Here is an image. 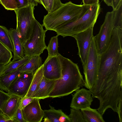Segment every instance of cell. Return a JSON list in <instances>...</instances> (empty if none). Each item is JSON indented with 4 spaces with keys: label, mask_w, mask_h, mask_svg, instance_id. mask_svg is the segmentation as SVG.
Masks as SVG:
<instances>
[{
    "label": "cell",
    "mask_w": 122,
    "mask_h": 122,
    "mask_svg": "<svg viewBox=\"0 0 122 122\" xmlns=\"http://www.w3.org/2000/svg\"><path fill=\"white\" fill-rule=\"evenodd\" d=\"M30 5H32L37 6L38 3H39V0H28Z\"/></svg>",
    "instance_id": "37"
},
{
    "label": "cell",
    "mask_w": 122,
    "mask_h": 122,
    "mask_svg": "<svg viewBox=\"0 0 122 122\" xmlns=\"http://www.w3.org/2000/svg\"><path fill=\"white\" fill-rule=\"evenodd\" d=\"M83 5L85 6L97 5L99 4V0H82Z\"/></svg>",
    "instance_id": "34"
},
{
    "label": "cell",
    "mask_w": 122,
    "mask_h": 122,
    "mask_svg": "<svg viewBox=\"0 0 122 122\" xmlns=\"http://www.w3.org/2000/svg\"><path fill=\"white\" fill-rule=\"evenodd\" d=\"M99 55L94 38H92L85 66L83 68L84 75V86L89 90L93 86L97 76Z\"/></svg>",
    "instance_id": "8"
},
{
    "label": "cell",
    "mask_w": 122,
    "mask_h": 122,
    "mask_svg": "<svg viewBox=\"0 0 122 122\" xmlns=\"http://www.w3.org/2000/svg\"><path fill=\"white\" fill-rule=\"evenodd\" d=\"M30 57L25 55L22 58L20 59L11 61L5 66L2 75L12 71L23 66L29 61Z\"/></svg>",
    "instance_id": "22"
},
{
    "label": "cell",
    "mask_w": 122,
    "mask_h": 122,
    "mask_svg": "<svg viewBox=\"0 0 122 122\" xmlns=\"http://www.w3.org/2000/svg\"><path fill=\"white\" fill-rule=\"evenodd\" d=\"M22 111L26 122H41L44 117V111L41 108L38 98H34Z\"/></svg>",
    "instance_id": "12"
},
{
    "label": "cell",
    "mask_w": 122,
    "mask_h": 122,
    "mask_svg": "<svg viewBox=\"0 0 122 122\" xmlns=\"http://www.w3.org/2000/svg\"><path fill=\"white\" fill-rule=\"evenodd\" d=\"M71 122H85L80 110L70 109V113L68 116Z\"/></svg>",
    "instance_id": "26"
},
{
    "label": "cell",
    "mask_w": 122,
    "mask_h": 122,
    "mask_svg": "<svg viewBox=\"0 0 122 122\" xmlns=\"http://www.w3.org/2000/svg\"><path fill=\"white\" fill-rule=\"evenodd\" d=\"M9 33L15 51L13 59L11 61H13L22 58L24 55L22 43L16 29L10 28L9 30Z\"/></svg>",
    "instance_id": "16"
},
{
    "label": "cell",
    "mask_w": 122,
    "mask_h": 122,
    "mask_svg": "<svg viewBox=\"0 0 122 122\" xmlns=\"http://www.w3.org/2000/svg\"><path fill=\"white\" fill-rule=\"evenodd\" d=\"M16 122L14 118L12 119L7 118L4 116L1 113H0V122Z\"/></svg>",
    "instance_id": "35"
},
{
    "label": "cell",
    "mask_w": 122,
    "mask_h": 122,
    "mask_svg": "<svg viewBox=\"0 0 122 122\" xmlns=\"http://www.w3.org/2000/svg\"><path fill=\"white\" fill-rule=\"evenodd\" d=\"M43 66V76L49 80H56L61 78V67L58 56L47 57Z\"/></svg>",
    "instance_id": "11"
},
{
    "label": "cell",
    "mask_w": 122,
    "mask_h": 122,
    "mask_svg": "<svg viewBox=\"0 0 122 122\" xmlns=\"http://www.w3.org/2000/svg\"><path fill=\"white\" fill-rule=\"evenodd\" d=\"M93 27H90L72 36L76 41L78 50V54L81 59L83 68L86 65L92 40L94 36Z\"/></svg>",
    "instance_id": "9"
},
{
    "label": "cell",
    "mask_w": 122,
    "mask_h": 122,
    "mask_svg": "<svg viewBox=\"0 0 122 122\" xmlns=\"http://www.w3.org/2000/svg\"><path fill=\"white\" fill-rule=\"evenodd\" d=\"M35 6L30 5L14 10L16 17L15 29L23 45L29 38L35 19Z\"/></svg>",
    "instance_id": "7"
},
{
    "label": "cell",
    "mask_w": 122,
    "mask_h": 122,
    "mask_svg": "<svg viewBox=\"0 0 122 122\" xmlns=\"http://www.w3.org/2000/svg\"><path fill=\"white\" fill-rule=\"evenodd\" d=\"M20 97L14 95H10L5 103L0 113L5 117L10 119L14 118L20 103Z\"/></svg>",
    "instance_id": "15"
},
{
    "label": "cell",
    "mask_w": 122,
    "mask_h": 122,
    "mask_svg": "<svg viewBox=\"0 0 122 122\" xmlns=\"http://www.w3.org/2000/svg\"><path fill=\"white\" fill-rule=\"evenodd\" d=\"M101 10L100 4L89 5L84 13L74 21L66 24L56 29L58 36L63 37L73 35L94 27Z\"/></svg>",
    "instance_id": "4"
},
{
    "label": "cell",
    "mask_w": 122,
    "mask_h": 122,
    "mask_svg": "<svg viewBox=\"0 0 122 122\" xmlns=\"http://www.w3.org/2000/svg\"><path fill=\"white\" fill-rule=\"evenodd\" d=\"M58 56L61 67V78L58 79L49 97L67 96L84 86V81L77 65L59 53Z\"/></svg>",
    "instance_id": "1"
},
{
    "label": "cell",
    "mask_w": 122,
    "mask_h": 122,
    "mask_svg": "<svg viewBox=\"0 0 122 122\" xmlns=\"http://www.w3.org/2000/svg\"><path fill=\"white\" fill-rule=\"evenodd\" d=\"M58 36L52 37L50 40L46 49L48 53L47 57L58 56L59 54L58 50Z\"/></svg>",
    "instance_id": "25"
},
{
    "label": "cell",
    "mask_w": 122,
    "mask_h": 122,
    "mask_svg": "<svg viewBox=\"0 0 122 122\" xmlns=\"http://www.w3.org/2000/svg\"><path fill=\"white\" fill-rule=\"evenodd\" d=\"M23 66L12 71L2 75L0 76V89L8 92L12 83L21 73L20 70Z\"/></svg>",
    "instance_id": "18"
},
{
    "label": "cell",
    "mask_w": 122,
    "mask_h": 122,
    "mask_svg": "<svg viewBox=\"0 0 122 122\" xmlns=\"http://www.w3.org/2000/svg\"><path fill=\"white\" fill-rule=\"evenodd\" d=\"M72 95L70 104L71 108L81 110L83 108L90 107L93 101L91 93L89 90L82 88L76 91Z\"/></svg>",
    "instance_id": "13"
},
{
    "label": "cell",
    "mask_w": 122,
    "mask_h": 122,
    "mask_svg": "<svg viewBox=\"0 0 122 122\" xmlns=\"http://www.w3.org/2000/svg\"><path fill=\"white\" fill-rule=\"evenodd\" d=\"M89 6L77 5L71 1L63 4L56 10L44 16L42 25L46 31H55L61 26L80 17Z\"/></svg>",
    "instance_id": "3"
},
{
    "label": "cell",
    "mask_w": 122,
    "mask_h": 122,
    "mask_svg": "<svg viewBox=\"0 0 122 122\" xmlns=\"http://www.w3.org/2000/svg\"><path fill=\"white\" fill-rule=\"evenodd\" d=\"M10 96L8 92L0 89V113L3 109L4 105L7 100Z\"/></svg>",
    "instance_id": "29"
},
{
    "label": "cell",
    "mask_w": 122,
    "mask_h": 122,
    "mask_svg": "<svg viewBox=\"0 0 122 122\" xmlns=\"http://www.w3.org/2000/svg\"><path fill=\"white\" fill-rule=\"evenodd\" d=\"M85 122H105L102 115L95 109L90 107L82 108L81 110Z\"/></svg>",
    "instance_id": "19"
},
{
    "label": "cell",
    "mask_w": 122,
    "mask_h": 122,
    "mask_svg": "<svg viewBox=\"0 0 122 122\" xmlns=\"http://www.w3.org/2000/svg\"><path fill=\"white\" fill-rule=\"evenodd\" d=\"M0 41L14 53L13 44L10 36L9 30L5 26L0 25Z\"/></svg>",
    "instance_id": "23"
},
{
    "label": "cell",
    "mask_w": 122,
    "mask_h": 122,
    "mask_svg": "<svg viewBox=\"0 0 122 122\" xmlns=\"http://www.w3.org/2000/svg\"><path fill=\"white\" fill-rule=\"evenodd\" d=\"M50 109L43 110L44 122H71L68 116L60 109H55L54 107L49 105Z\"/></svg>",
    "instance_id": "14"
},
{
    "label": "cell",
    "mask_w": 122,
    "mask_h": 122,
    "mask_svg": "<svg viewBox=\"0 0 122 122\" xmlns=\"http://www.w3.org/2000/svg\"><path fill=\"white\" fill-rule=\"evenodd\" d=\"M43 68L42 65L34 74L29 90L25 96L32 97L38 90L43 77Z\"/></svg>",
    "instance_id": "21"
},
{
    "label": "cell",
    "mask_w": 122,
    "mask_h": 122,
    "mask_svg": "<svg viewBox=\"0 0 122 122\" xmlns=\"http://www.w3.org/2000/svg\"><path fill=\"white\" fill-rule=\"evenodd\" d=\"M122 28L114 27L105 51L99 55L97 75L122 73Z\"/></svg>",
    "instance_id": "2"
},
{
    "label": "cell",
    "mask_w": 122,
    "mask_h": 122,
    "mask_svg": "<svg viewBox=\"0 0 122 122\" xmlns=\"http://www.w3.org/2000/svg\"><path fill=\"white\" fill-rule=\"evenodd\" d=\"M122 6L118 10L108 12L97 34L94 36L97 51L100 55L105 50L110 42L113 29L122 18Z\"/></svg>",
    "instance_id": "5"
},
{
    "label": "cell",
    "mask_w": 122,
    "mask_h": 122,
    "mask_svg": "<svg viewBox=\"0 0 122 122\" xmlns=\"http://www.w3.org/2000/svg\"><path fill=\"white\" fill-rule=\"evenodd\" d=\"M34 74L27 72L20 73L10 86L8 93L21 97L27 94L30 86Z\"/></svg>",
    "instance_id": "10"
},
{
    "label": "cell",
    "mask_w": 122,
    "mask_h": 122,
    "mask_svg": "<svg viewBox=\"0 0 122 122\" xmlns=\"http://www.w3.org/2000/svg\"><path fill=\"white\" fill-rule=\"evenodd\" d=\"M58 80H49L43 76L38 90L32 97L39 99L49 97V94Z\"/></svg>",
    "instance_id": "17"
},
{
    "label": "cell",
    "mask_w": 122,
    "mask_h": 122,
    "mask_svg": "<svg viewBox=\"0 0 122 122\" xmlns=\"http://www.w3.org/2000/svg\"><path fill=\"white\" fill-rule=\"evenodd\" d=\"M13 57L11 52L0 41V65H6Z\"/></svg>",
    "instance_id": "24"
},
{
    "label": "cell",
    "mask_w": 122,
    "mask_h": 122,
    "mask_svg": "<svg viewBox=\"0 0 122 122\" xmlns=\"http://www.w3.org/2000/svg\"><path fill=\"white\" fill-rule=\"evenodd\" d=\"M34 98L25 96L20 98V105L21 109L30 103Z\"/></svg>",
    "instance_id": "30"
},
{
    "label": "cell",
    "mask_w": 122,
    "mask_h": 122,
    "mask_svg": "<svg viewBox=\"0 0 122 122\" xmlns=\"http://www.w3.org/2000/svg\"><path fill=\"white\" fill-rule=\"evenodd\" d=\"M36 19L29 39L23 44L24 54L30 57L40 55L47 49L45 42L46 30Z\"/></svg>",
    "instance_id": "6"
},
{
    "label": "cell",
    "mask_w": 122,
    "mask_h": 122,
    "mask_svg": "<svg viewBox=\"0 0 122 122\" xmlns=\"http://www.w3.org/2000/svg\"><path fill=\"white\" fill-rule=\"evenodd\" d=\"M15 1L17 4V9L30 5L28 0H15Z\"/></svg>",
    "instance_id": "32"
},
{
    "label": "cell",
    "mask_w": 122,
    "mask_h": 122,
    "mask_svg": "<svg viewBox=\"0 0 122 122\" xmlns=\"http://www.w3.org/2000/svg\"><path fill=\"white\" fill-rule=\"evenodd\" d=\"M14 118L16 122H26L23 118L20 104L18 108Z\"/></svg>",
    "instance_id": "31"
},
{
    "label": "cell",
    "mask_w": 122,
    "mask_h": 122,
    "mask_svg": "<svg viewBox=\"0 0 122 122\" xmlns=\"http://www.w3.org/2000/svg\"><path fill=\"white\" fill-rule=\"evenodd\" d=\"M47 1L48 13L55 11L63 4L60 0H47Z\"/></svg>",
    "instance_id": "27"
},
{
    "label": "cell",
    "mask_w": 122,
    "mask_h": 122,
    "mask_svg": "<svg viewBox=\"0 0 122 122\" xmlns=\"http://www.w3.org/2000/svg\"></svg>",
    "instance_id": "40"
},
{
    "label": "cell",
    "mask_w": 122,
    "mask_h": 122,
    "mask_svg": "<svg viewBox=\"0 0 122 122\" xmlns=\"http://www.w3.org/2000/svg\"><path fill=\"white\" fill-rule=\"evenodd\" d=\"M0 3L7 10H14L17 9L15 0H0Z\"/></svg>",
    "instance_id": "28"
},
{
    "label": "cell",
    "mask_w": 122,
    "mask_h": 122,
    "mask_svg": "<svg viewBox=\"0 0 122 122\" xmlns=\"http://www.w3.org/2000/svg\"><path fill=\"white\" fill-rule=\"evenodd\" d=\"M122 5V0H112V7L113 10L115 11L118 10Z\"/></svg>",
    "instance_id": "33"
},
{
    "label": "cell",
    "mask_w": 122,
    "mask_h": 122,
    "mask_svg": "<svg viewBox=\"0 0 122 122\" xmlns=\"http://www.w3.org/2000/svg\"><path fill=\"white\" fill-rule=\"evenodd\" d=\"M104 2L108 6H112V0H103Z\"/></svg>",
    "instance_id": "38"
},
{
    "label": "cell",
    "mask_w": 122,
    "mask_h": 122,
    "mask_svg": "<svg viewBox=\"0 0 122 122\" xmlns=\"http://www.w3.org/2000/svg\"><path fill=\"white\" fill-rule=\"evenodd\" d=\"M42 65V60L40 55L32 56L22 66L20 71L21 72H27L34 74Z\"/></svg>",
    "instance_id": "20"
},
{
    "label": "cell",
    "mask_w": 122,
    "mask_h": 122,
    "mask_svg": "<svg viewBox=\"0 0 122 122\" xmlns=\"http://www.w3.org/2000/svg\"><path fill=\"white\" fill-rule=\"evenodd\" d=\"M39 3L42 5L47 11L48 10L47 0H39Z\"/></svg>",
    "instance_id": "36"
},
{
    "label": "cell",
    "mask_w": 122,
    "mask_h": 122,
    "mask_svg": "<svg viewBox=\"0 0 122 122\" xmlns=\"http://www.w3.org/2000/svg\"><path fill=\"white\" fill-rule=\"evenodd\" d=\"M5 66L4 65H0V76L2 75Z\"/></svg>",
    "instance_id": "39"
}]
</instances>
